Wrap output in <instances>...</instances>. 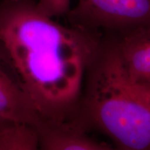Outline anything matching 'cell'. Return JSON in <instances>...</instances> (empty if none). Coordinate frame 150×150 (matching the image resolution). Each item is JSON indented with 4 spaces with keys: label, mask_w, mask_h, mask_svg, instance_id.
<instances>
[{
    "label": "cell",
    "mask_w": 150,
    "mask_h": 150,
    "mask_svg": "<svg viewBox=\"0 0 150 150\" xmlns=\"http://www.w3.org/2000/svg\"><path fill=\"white\" fill-rule=\"evenodd\" d=\"M0 42L41 124L67 121L98 50L92 32L59 24L36 0H1Z\"/></svg>",
    "instance_id": "1"
},
{
    "label": "cell",
    "mask_w": 150,
    "mask_h": 150,
    "mask_svg": "<svg viewBox=\"0 0 150 150\" xmlns=\"http://www.w3.org/2000/svg\"><path fill=\"white\" fill-rule=\"evenodd\" d=\"M84 115L122 149L150 150V110L115 47L97 50L88 67Z\"/></svg>",
    "instance_id": "2"
},
{
    "label": "cell",
    "mask_w": 150,
    "mask_h": 150,
    "mask_svg": "<svg viewBox=\"0 0 150 150\" xmlns=\"http://www.w3.org/2000/svg\"><path fill=\"white\" fill-rule=\"evenodd\" d=\"M66 15L72 26L125 33L150 24V0H76Z\"/></svg>",
    "instance_id": "3"
},
{
    "label": "cell",
    "mask_w": 150,
    "mask_h": 150,
    "mask_svg": "<svg viewBox=\"0 0 150 150\" xmlns=\"http://www.w3.org/2000/svg\"><path fill=\"white\" fill-rule=\"evenodd\" d=\"M116 48L130 79L150 83V24L124 33Z\"/></svg>",
    "instance_id": "4"
},
{
    "label": "cell",
    "mask_w": 150,
    "mask_h": 150,
    "mask_svg": "<svg viewBox=\"0 0 150 150\" xmlns=\"http://www.w3.org/2000/svg\"><path fill=\"white\" fill-rule=\"evenodd\" d=\"M39 148L45 150H109L111 146L86 134L78 125L68 122L42 124L38 128Z\"/></svg>",
    "instance_id": "5"
},
{
    "label": "cell",
    "mask_w": 150,
    "mask_h": 150,
    "mask_svg": "<svg viewBox=\"0 0 150 150\" xmlns=\"http://www.w3.org/2000/svg\"><path fill=\"white\" fill-rule=\"evenodd\" d=\"M0 62V119L38 127L40 118L15 77L1 67Z\"/></svg>",
    "instance_id": "6"
},
{
    "label": "cell",
    "mask_w": 150,
    "mask_h": 150,
    "mask_svg": "<svg viewBox=\"0 0 150 150\" xmlns=\"http://www.w3.org/2000/svg\"><path fill=\"white\" fill-rule=\"evenodd\" d=\"M39 148L38 127L8 122L0 128V150H35Z\"/></svg>",
    "instance_id": "7"
},
{
    "label": "cell",
    "mask_w": 150,
    "mask_h": 150,
    "mask_svg": "<svg viewBox=\"0 0 150 150\" xmlns=\"http://www.w3.org/2000/svg\"><path fill=\"white\" fill-rule=\"evenodd\" d=\"M71 0H36L38 5L52 17L66 14L70 8Z\"/></svg>",
    "instance_id": "8"
},
{
    "label": "cell",
    "mask_w": 150,
    "mask_h": 150,
    "mask_svg": "<svg viewBox=\"0 0 150 150\" xmlns=\"http://www.w3.org/2000/svg\"><path fill=\"white\" fill-rule=\"evenodd\" d=\"M137 89L139 92L140 96L145 101L147 106L150 110V83L148 84H138L135 83Z\"/></svg>",
    "instance_id": "9"
},
{
    "label": "cell",
    "mask_w": 150,
    "mask_h": 150,
    "mask_svg": "<svg viewBox=\"0 0 150 150\" xmlns=\"http://www.w3.org/2000/svg\"><path fill=\"white\" fill-rule=\"evenodd\" d=\"M0 62L1 63H7L6 57L4 52L2 45H1V42H0Z\"/></svg>",
    "instance_id": "10"
},
{
    "label": "cell",
    "mask_w": 150,
    "mask_h": 150,
    "mask_svg": "<svg viewBox=\"0 0 150 150\" xmlns=\"http://www.w3.org/2000/svg\"><path fill=\"white\" fill-rule=\"evenodd\" d=\"M9 122V121H6V120H4L0 119V128H1V127H2L4 125L6 122Z\"/></svg>",
    "instance_id": "11"
}]
</instances>
